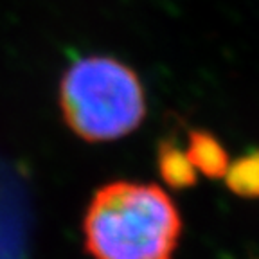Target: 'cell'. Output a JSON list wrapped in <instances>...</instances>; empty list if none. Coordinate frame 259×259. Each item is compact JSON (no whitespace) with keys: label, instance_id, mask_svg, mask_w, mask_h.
I'll list each match as a JSON object with an SVG mask.
<instances>
[{"label":"cell","instance_id":"1","mask_svg":"<svg viewBox=\"0 0 259 259\" xmlns=\"http://www.w3.org/2000/svg\"><path fill=\"white\" fill-rule=\"evenodd\" d=\"M182 220L155 184L117 180L99 187L83 220L92 259H173Z\"/></svg>","mask_w":259,"mask_h":259},{"label":"cell","instance_id":"2","mask_svg":"<svg viewBox=\"0 0 259 259\" xmlns=\"http://www.w3.org/2000/svg\"><path fill=\"white\" fill-rule=\"evenodd\" d=\"M58 101L70 130L87 142L117 141L146 117V92L137 72L117 58H77L60 79Z\"/></svg>","mask_w":259,"mask_h":259},{"label":"cell","instance_id":"3","mask_svg":"<svg viewBox=\"0 0 259 259\" xmlns=\"http://www.w3.org/2000/svg\"><path fill=\"white\" fill-rule=\"evenodd\" d=\"M187 158L193 166L202 169L209 177L225 175L229 169V160L222 146L216 142L212 135L205 132H193L191 134V144L187 151Z\"/></svg>","mask_w":259,"mask_h":259},{"label":"cell","instance_id":"4","mask_svg":"<svg viewBox=\"0 0 259 259\" xmlns=\"http://www.w3.org/2000/svg\"><path fill=\"white\" fill-rule=\"evenodd\" d=\"M158 166L171 186H187L194 182V169L186 153L167 144L160 146V158Z\"/></svg>","mask_w":259,"mask_h":259},{"label":"cell","instance_id":"5","mask_svg":"<svg viewBox=\"0 0 259 259\" xmlns=\"http://www.w3.org/2000/svg\"><path fill=\"white\" fill-rule=\"evenodd\" d=\"M225 175L234 191L241 194H259V151L229 166Z\"/></svg>","mask_w":259,"mask_h":259}]
</instances>
